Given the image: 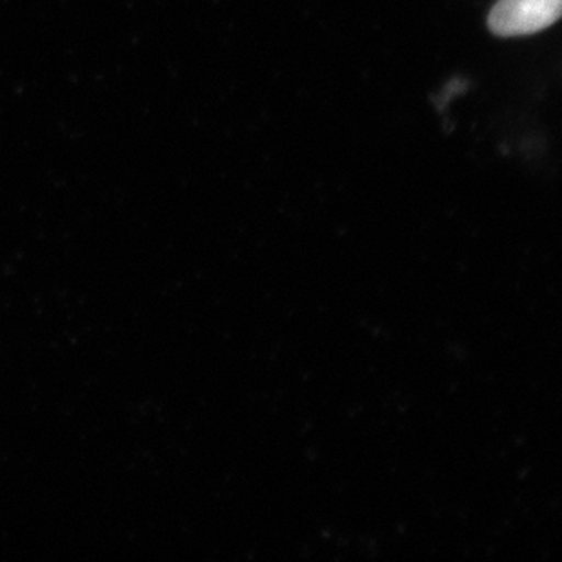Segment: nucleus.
I'll use <instances>...</instances> for the list:
<instances>
[{"label": "nucleus", "mask_w": 562, "mask_h": 562, "mask_svg": "<svg viewBox=\"0 0 562 562\" xmlns=\"http://www.w3.org/2000/svg\"><path fill=\"white\" fill-rule=\"evenodd\" d=\"M561 16V0H499L492 8L488 27L499 37H522L542 32Z\"/></svg>", "instance_id": "obj_1"}]
</instances>
